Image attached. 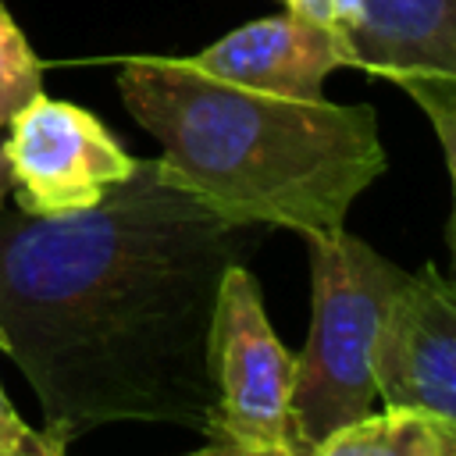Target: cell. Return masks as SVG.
I'll list each match as a JSON object with an SVG mask.
<instances>
[{"mask_svg": "<svg viewBox=\"0 0 456 456\" xmlns=\"http://www.w3.org/2000/svg\"><path fill=\"white\" fill-rule=\"evenodd\" d=\"M249 232L157 157L78 214L0 207V349L36 392L50 442L68 449L121 420L210 435L214 303Z\"/></svg>", "mask_w": 456, "mask_h": 456, "instance_id": "1", "label": "cell"}, {"mask_svg": "<svg viewBox=\"0 0 456 456\" xmlns=\"http://www.w3.org/2000/svg\"><path fill=\"white\" fill-rule=\"evenodd\" d=\"M118 93L160 142L164 175L246 228L342 232L353 200L388 167L370 103L253 93L185 57L121 61Z\"/></svg>", "mask_w": 456, "mask_h": 456, "instance_id": "2", "label": "cell"}, {"mask_svg": "<svg viewBox=\"0 0 456 456\" xmlns=\"http://www.w3.org/2000/svg\"><path fill=\"white\" fill-rule=\"evenodd\" d=\"M310 331L296 353L292 438L310 449L331 431L367 417L378 403L374 349L392 299L410 271L363 239L342 232L310 235Z\"/></svg>", "mask_w": 456, "mask_h": 456, "instance_id": "3", "label": "cell"}, {"mask_svg": "<svg viewBox=\"0 0 456 456\" xmlns=\"http://www.w3.org/2000/svg\"><path fill=\"white\" fill-rule=\"evenodd\" d=\"M207 360L214 385L207 442H228L239 449H296V353L278 342L264 310L260 281L246 264H232L221 278Z\"/></svg>", "mask_w": 456, "mask_h": 456, "instance_id": "4", "label": "cell"}, {"mask_svg": "<svg viewBox=\"0 0 456 456\" xmlns=\"http://www.w3.org/2000/svg\"><path fill=\"white\" fill-rule=\"evenodd\" d=\"M4 157L14 207L32 217L89 210L128 182L139 164L96 114L46 93L7 121Z\"/></svg>", "mask_w": 456, "mask_h": 456, "instance_id": "5", "label": "cell"}, {"mask_svg": "<svg viewBox=\"0 0 456 456\" xmlns=\"http://www.w3.org/2000/svg\"><path fill=\"white\" fill-rule=\"evenodd\" d=\"M374 388L381 406H420L456 424V278L435 264L410 271L385 314Z\"/></svg>", "mask_w": 456, "mask_h": 456, "instance_id": "6", "label": "cell"}, {"mask_svg": "<svg viewBox=\"0 0 456 456\" xmlns=\"http://www.w3.org/2000/svg\"><path fill=\"white\" fill-rule=\"evenodd\" d=\"M185 61L210 78L289 100H321L324 78L338 68H353V53L342 32L310 25L292 14L239 25Z\"/></svg>", "mask_w": 456, "mask_h": 456, "instance_id": "7", "label": "cell"}, {"mask_svg": "<svg viewBox=\"0 0 456 456\" xmlns=\"http://www.w3.org/2000/svg\"><path fill=\"white\" fill-rule=\"evenodd\" d=\"M353 68L374 78H456V0H356Z\"/></svg>", "mask_w": 456, "mask_h": 456, "instance_id": "8", "label": "cell"}, {"mask_svg": "<svg viewBox=\"0 0 456 456\" xmlns=\"http://www.w3.org/2000/svg\"><path fill=\"white\" fill-rule=\"evenodd\" d=\"M310 456H456V424L420 406H381L321 438Z\"/></svg>", "mask_w": 456, "mask_h": 456, "instance_id": "9", "label": "cell"}, {"mask_svg": "<svg viewBox=\"0 0 456 456\" xmlns=\"http://www.w3.org/2000/svg\"><path fill=\"white\" fill-rule=\"evenodd\" d=\"M43 93V64L32 53L21 25L0 0V128L32 100Z\"/></svg>", "mask_w": 456, "mask_h": 456, "instance_id": "10", "label": "cell"}, {"mask_svg": "<svg viewBox=\"0 0 456 456\" xmlns=\"http://www.w3.org/2000/svg\"><path fill=\"white\" fill-rule=\"evenodd\" d=\"M395 86L406 89V96L428 114V121H431V128L442 142V153H445V167H449V178H452V217H449L445 239H449L452 278H456V78L410 75V78H399Z\"/></svg>", "mask_w": 456, "mask_h": 456, "instance_id": "11", "label": "cell"}, {"mask_svg": "<svg viewBox=\"0 0 456 456\" xmlns=\"http://www.w3.org/2000/svg\"><path fill=\"white\" fill-rule=\"evenodd\" d=\"M278 4H285V14L342 32V36H349L356 21V0H278Z\"/></svg>", "mask_w": 456, "mask_h": 456, "instance_id": "12", "label": "cell"}, {"mask_svg": "<svg viewBox=\"0 0 456 456\" xmlns=\"http://www.w3.org/2000/svg\"><path fill=\"white\" fill-rule=\"evenodd\" d=\"M39 431L36 428H28L18 413H14V406L7 403V395H4V388H0V449H7V445H25V442H32Z\"/></svg>", "mask_w": 456, "mask_h": 456, "instance_id": "13", "label": "cell"}, {"mask_svg": "<svg viewBox=\"0 0 456 456\" xmlns=\"http://www.w3.org/2000/svg\"><path fill=\"white\" fill-rule=\"evenodd\" d=\"M185 456H306V452H299V449H239L228 442H210V445L185 452Z\"/></svg>", "mask_w": 456, "mask_h": 456, "instance_id": "14", "label": "cell"}, {"mask_svg": "<svg viewBox=\"0 0 456 456\" xmlns=\"http://www.w3.org/2000/svg\"><path fill=\"white\" fill-rule=\"evenodd\" d=\"M68 449H61L57 442H50L43 431L32 438V442H25V445H7V449H0V456H64Z\"/></svg>", "mask_w": 456, "mask_h": 456, "instance_id": "15", "label": "cell"}, {"mask_svg": "<svg viewBox=\"0 0 456 456\" xmlns=\"http://www.w3.org/2000/svg\"><path fill=\"white\" fill-rule=\"evenodd\" d=\"M11 192V171H7V157H4V139H0V207Z\"/></svg>", "mask_w": 456, "mask_h": 456, "instance_id": "16", "label": "cell"}]
</instances>
